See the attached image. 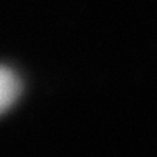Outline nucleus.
Masks as SVG:
<instances>
[{
	"label": "nucleus",
	"instance_id": "obj_1",
	"mask_svg": "<svg viewBox=\"0 0 157 157\" xmlns=\"http://www.w3.org/2000/svg\"><path fill=\"white\" fill-rule=\"evenodd\" d=\"M21 93V80L11 68L0 67V113L12 107Z\"/></svg>",
	"mask_w": 157,
	"mask_h": 157
}]
</instances>
